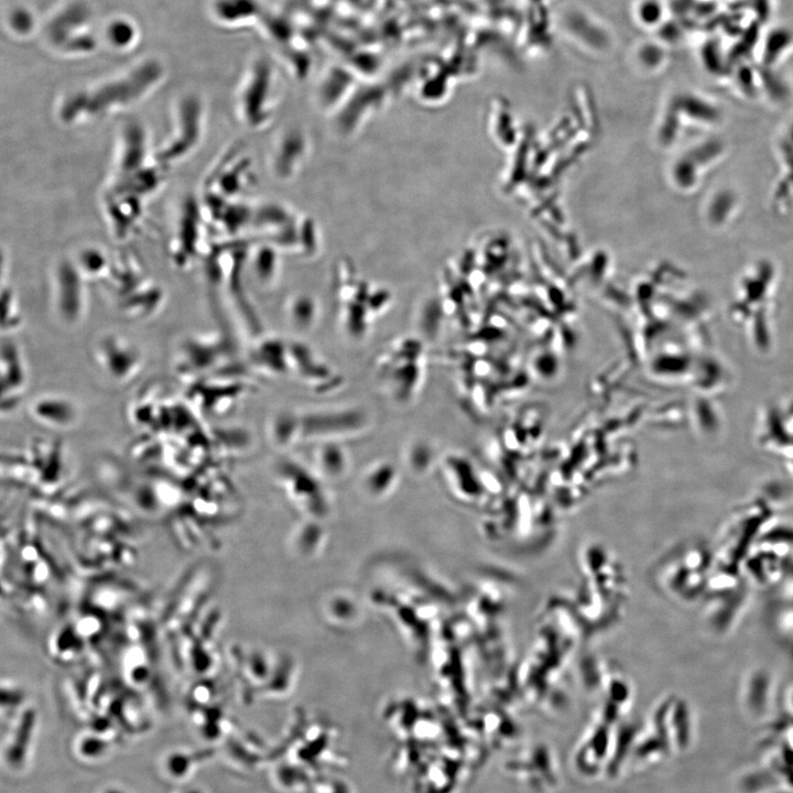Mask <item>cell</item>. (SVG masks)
Here are the masks:
<instances>
[{"mask_svg":"<svg viewBox=\"0 0 793 793\" xmlns=\"http://www.w3.org/2000/svg\"><path fill=\"white\" fill-rule=\"evenodd\" d=\"M425 372L424 346L419 337L403 335L385 345L373 361V374L381 391L398 405L406 406L417 397Z\"/></svg>","mask_w":793,"mask_h":793,"instance_id":"1","label":"cell"},{"mask_svg":"<svg viewBox=\"0 0 793 793\" xmlns=\"http://www.w3.org/2000/svg\"><path fill=\"white\" fill-rule=\"evenodd\" d=\"M300 444L341 442L362 435L370 425L367 412L359 406L325 408L297 411Z\"/></svg>","mask_w":793,"mask_h":793,"instance_id":"2","label":"cell"},{"mask_svg":"<svg viewBox=\"0 0 793 793\" xmlns=\"http://www.w3.org/2000/svg\"><path fill=\"white\" fill-rule=\"evenodd\" d=\"M275 475L289 498L304 512L322 515L328 510V498L323 479L308 464L282 458L275 465Z\"/></svg>","mask_w":793,"mask_h":793,"instance_id":"3","label":"cell"},{"mask_svg":"<svg viewBox=\"0 0 793 793\" xmlns=\"http://www.w3.org/2000/svg\"><path fill=\"white\" fill-rule=\"evenodd\" d=\"M291 377L311 391L322 394L337 391L344 383L343 376L308 345L290 339Z\"/></svg>","mask_w":793,"mask_h":793,"instance_id":"4","label":"cell"},{"mask_svg":"<svg viewBox=\"0 0 793 793\" xmlns=\"http://www.w3.org/2000/svg\"><path fill=\"white\" fill-rule=\"evenodd\" d=\"M95 356L104 372L118 382L131 380L141 368L142 356L139 349L119 336L100 339L96 345Z\"/></svg>","mask_w":793,"mask_h":793,"instance_id":"5","label":"cell"},{"mask_svg":"<svg viewBox=\"0 0 793 793\" xmlns=\"http://www.w3.org/2000/svg\"><path fill=\"white\" fill-rule=\"evenodd\" d=\"M249 362L260 374L282 379L291 377L290 339L279 335H263L251 346Z\"/></svg>","mask_w":793,"mask_h":793,"instance_id":"6","label":"cell"},{"mask_svg":"<svg viewBox=\"0 0 793 793\" xmlns=\"http://www.w3.org/2000/svg\"><path fill=\"white\" fill-rule=\"evenodd\" d=\"M308 446V465L323 480L340 479L348 472L351 459L345 443L322 442Z\"/></svg>","mask_w":793,"mask_h":793,"instance_id":"7","label":"cell"},{"mask_svg":"<svg viewBox=\"0 0 793 793\" xmlns=\"http://www.w3.org/2000/svg\"><path fill=\"white\" fill-rule=\"evenodd\" d=\"M31 413L35 421L53 428H68L78 419V410L67 398L52 394L42 395L31 404Z\"/></svg>","mask_w":793,"mask_h":793,"instance_id":"8","label":"cell"},{"mask_svg":"<svg viewBox=\"0 0 793 793\" xmlns=\"http://www.w3.org/2000/svg\"><path fill=\"white\" fill-rule=\"evenodd\" d=\"M2 401L8 399V410L14 405L26 382L25 363L13 343H4L2 347ZM4 410V409H3Z\"/></svg>","mask_w":793,"mask_h":793,"instance_id":"9","label":"cell"},{"mask_svg":"<svg viewBox=\"0 0 793 793\" xmlns=\"http://www.w3.org/2000/svg\"><path fill=\"white\" fill-rule=\"evenodd\" d=\"M400 481V470L388 459L370 463L361 474L362 490L371 498H383L391 493Z\"/></svg>","mask_w":793,"mask_h":793,"instance_id":"10","label":"cell"},{"mask_svg":"<svg viewBox=\"0 0 793 793\" xmlns=\"http://www.w3.org/2000/svg\"><path fill=\"white\" fill-rule=\"evenodd\" d=\"M265 430L269 442L276 449L287 450L300 445L296 410L285 409L273 413Z\"/></svg>","mask_w":793,"mask_h":793,"instance_id":"11","label":"cell"},{"mask_svg":"<svg viewBox=\"0 0 793 793\" xmlns=\"http://www.w3.org/2000/svg\"><path fill=\"white\" fill-rule=\"evenodd\" d=\"M317 319L318 309L311 298L296 297L285 308V321L293 333L303 335L312 332Z\"/></svg>","mask_w":793,"mask_h":793,"instance_id":"12","label":"cell"},{"mask_svg":"<svg viewBox=\"0 0 793 793\" xmlns=\"http://www.w3.org/2000/svg\"><path fill=\"white\" fill-rule=\"evenodd\" d=\"M428 448L420 441L409 442L402 453L403 466L412 475L424 472L427 467Z\"/></svg>","mask_w":793,"mask_h":793,"instance_id":"13","label":"cell"},{"mask_svg":"<svg viewBox=\"0 0 793 793\" xmlns=\"http://www.w3.org/2000/svg\"><path fill=\"white\" fill-rule=\"evenodd\" d=\"M789 706L793 710V688L791 689L789 697H787Z\"/></svg>","mask_w":793,"mask_h":793,"instance_id":"14","label":"cell"}]
</instances>
